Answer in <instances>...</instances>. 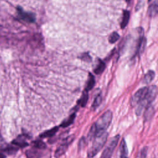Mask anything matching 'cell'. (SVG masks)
<instances>
[{
  "mask_svg": "<svg viewBox=\"0 0 158 158\" xmlns=\"http://www.w3.org/2000/svg\"><path fill=\"white\" fill-rule=\"evenodd\" d=\"M154 77H155V72L153 70H149L144 75L143 82L146 84L149 83L154 78Z\"/></svg>",
  "mask_w": 158,
  "mask_h": 158,
  "instance_id": "obj_17",
  "label": "cell"
},
{
  "mask_svg": "<svg viewBox=\"0 0 158 158\" xmlns=\"http://www.w3.org/2000/svg\"><path fill=\"white\" fill-rule=\"evenodd\" d=\"M0 158H5V157H4V156L3 154L0 153Z\"/></svg>",
  "mask_w": 158,
  "mask_h": 158,
  "instance_id": "obj_26",
  "label": "cell"
},
{
  "mask_svg": "<svg viewBox=\"0 0 158 158\" xmlns=\"http://www.w3.org/2000/svg\"><path fill=\"white\" fill-rule=\"evenodd\" d=\"M17 10L18 12V15L21 19L30 23L34 22L35 21V16L33 14L24 11L20 7H17Z\"/></svg>",
  "mask_w": 158,
  "mask_h": 158,
  "instance_id": "obj_7",
  "label": "cell"
},
{
  "mask_svg": "<svg viewBox=\"0 0 158 158\" xmlns=\"http://www.w3.org/2000/svg\"><path fill=\"white\" fill-rule=\"evenodd\" d=\"M148 153V147L144 146L140 149L137 154L136 158H146Z\"/></svg>",
  "mask_w": 158,
  "mask_h": 158,
  "instance_id": "obj_22",
  "label": "cell"
},
{
  "mask_svg": "<svg viewBox=\"0 0 158 158\" xmlns=\"http://www.w3.org/2000/svg\"><path fill=\"white\" fill-rule=\"evenodd\" d=\"M17 150H18V148H16L14 146H9L4 149V151L9 154H14L17 151Z\"/></svg>",
  "mask_w": 158,
  "mask_h": 158,
  "instance_id": "obj_24",
  "label": "cell"
},
{
  "mask_svg": "<svg viewBox=\"0 0 158 158\" xmlns=\"http://www.w3.org/2000/svg\"><path fill=\"white\" fill-rule=\"evenodd\" d=\"M120 158H128V148L127 146L126 141L124 138L122 139L120 144Z\"/></svg>",
  "mask_w": 158,
  "mask_h": 158,
  "instance_id": "obj_10",
  "label": "cell"
},
{
  "mask_svg": "<svg viewBox=\"0 0 158 158\" xmlns=\"http://www.w3.org/2000/svg\"><path fill=\"white\" fill-rule=\"evenodd\" d=\"M37 149H38L35 148H33L32 149L27 150V151L26 152L27 158H38L39 154Z\"/></svg>",
  "mask_w": 158,
  "mask_h": 158,
  "instance_id": "obj_19",
  "label": "cell"
},
{
  "mask_svg": "<svg viewBox=\"0 0 158 158\" xmlns=\"http://www.w3.org/2000/svg\"><path fill=\"white\" fill-rule=\"evenodd\" d=\"M158 12V4L157 0H156L152 4H151L148 8V15L149 17H155Z\"/></svg>",
  "mask_w": 158,
  "mask_h": 158,
  "instance_id": "obj_12",
  "label": "cell"
},
{
  "mask_svg": "<svg viewBox=\"0 0 158 158\" xmlns=\"http://www.w3.org/2000/svg\"><path fill=\"white\" fill-rule=\"evenodd\" d=\"M130 19V12L128 10H123V17L121 22V28H124L128 24Z\"/></svg>",
  "mask_w": 158,
  "mask_h": 158,
  "instance_id": "obj_16",
  "label": "cell"
},
{
  "mask_svg": "<svg viewBox=\"0 0 158 158\" xmlns=\"http://www.w3.org/2000/svg\"><path fill=\"white\" fill-rule=\"evenodd\" d=\"M27 138V136L26 135H19L16 139H15L12 141V144L15 146L20 147V148H24L28 145V143L25 141Z\"/></svg>",
  "mask_w": 158,
  "mask_h": 158,
  "instance_id": "obj_8",
  "label": "cell"
},
{
  "mask_svg": "<svg viewBox=\"0 0 158 158\" xmlns=\"http://www.w3.org/2000/svg\"><path fill=\"white\" fill-rule=\"evenodd\" d=\"M119 38V35L117 32H113L109 37V41L110 43H115Z\"/></svg>",
  "mask_w": 158,
  "mask_h": 158,
  "instance_id": "obj_23",
  "label": "cell"
},
{
  "mask_svg": "<svg viewBox=\"0 0 158 158\" xmlns=\"http://www.w3.org/2000/svg\"><path fill=\"white\" fill-rule=\"evenodd\" d=\"M73 139H74L73 135H71L67 137L62 141V143L57 148L54 153V157L56 158H59L62 155H63L65 152V151L67 150L69 145L72 143Z\"/></svg>",
  "mask_w": 158,
  "mask_h": 158,
  "instance_id": "obj_5",
  "label": "cell"
},
{
  "mask_svg": "<svg viewBox=\"0 0 158 158\" xmlns=\"http://www.w3.org/2000/svg\"><path fill=\"white\" fill-rule=\"evenodd\" d=\"M151 1V0H148V1Z\"/></svg>",
  "mask_w": 158,
  "mask_h": 158,
  "instance_id": "obj_28",
  "label": "cell"
},
{
  "mask_svg": "<svg viewBox=\"0 0 158 158\" xmlns=\"http://www.w3.org/2000/svg\"><path fill=\"white\" fill-rule=\"evenodd\" d=\"M130 1V0H127V2H128H128H129V1Z\"/></svg>",
  "mask_w": 158,
  "mask_h": 158,
  "instance_id": "obj_27",
  "label": "cell"
},
{
  "mask_svg": "<svg viewBox=\"0 0 158 158\" xmlns=\"http://www.w3.org/2000/svg\"><path fill=\"white\" fill-rule=\"evenodd\" d=\"M88 100V91L84 90L81 98L78 101V104L81 107H85Z\"/></svg>",
  "mask_w": 158,
  "mask_h": 158,
  "instance_id": "obj_14",
  "label": "cell"
},
{
  "mask_svg": "<svg viewBox=\"0 0 158 158\" xmlns=\"http://www.w3.org/2000/svg\"><path fill=\"white\" fill-rule=\"evenodd\" d=\"M59 127H53L48 130H46L44 131L43 133H41L40 135V138H48V137H52L56 135V133L59 130Z\"/></svg>",
  "mask_w": 158,
  "mask_h": 158,
  "instance_id": "obj_9",
  "label": "cell"
},
{
  "mask_svg": "<svg viewBox=\"0 0 158 158\" xmlns=\"http://www.w3.org/2000/svg\"><path fill=\"white\" fill-rule=\"evenodd\" d=\"M137 49H136V53H142L144 51V49L146 45V39L143 37H141L139 39Z\"/></svg>",
  "mask_w": 158,
  "mask_h": 158,
  "instance_id": "obj_18",
  "label": "cell"
},
{
  "mask_svg": "<svg viewBox=\"0 0 158 158\" xmlns=\"http://www.w3.org/2000/svg\"><path fill=\"white\" fill-rule=\"evenodd\" d=\"M157 93V88L156 85H152L148 87V92L144 98L136 106V108L135 110V112L138 116L141 114L144 109H147L151 106L152 102L156 98Z\"/></svg>",
  "mask_w": 158,
  "mask_h": 158,
  "instance_id": "obj_1",
  "label": "cell"
},
{
  "mask_svg": "<svg viewBox=\"0 0 158 158\" xmlns=\"http://www.w3.org/2000/svg\"><path fill=\"white\" fill-rule=\"evenodd\" d=\"M148 87L144 86L139 89L131 97L130 102L133 107L136 106L138 103H139L145 97L148 92Z\"/></svg>",
  "mask_w": 158,
  "mask_h": 158,
  "instance_id": "obj_6",
  "label": "cell"
},
{
  "mask_svg": "<svg viewBox=\"0 0 158 158\" xmlns=\"http://www.w3.org/2000/svg\"><path fill=\"white\" fill-rule=\"evenodd\" d=\"M33 147L38 149H44L46 148V146L44 142L41 140H36L32 143Z\"/></svg>",
  "mask_w": 158,
  "mask_h": 158,
  "instance_id": "obj_21",
  "label": "cell"
},
{
  "mask_svg": "<svg viewBox=\"0 0 158 158\" xmlns=\"http://www.w3.org/2000/svg\"><path fill=\"white\" fill-rule=\"evenodd\" d=\"M95 84V80H94V77L92 73H88V78L86 83V86H85V90L89 91V90L92 89L93 86H94Z\"/></svg>",
  "mask_w": 158,
  "mask_h": 158,
  "instance_id": "obj_13",
  "label": "cell"
},
{
  "mask_svg": "<svg viewBox=\"0 0 158 158\" xmlns=\"http://www.w3.org/2000/svg\"><path fill=\"white\" fill-rule=\"evenodd\" d=\"M105 68H106V64H105V63H104L103 61H102V60H101L100 59H99L98 63V64L96 65L95 69H94V72L96 74H97V75L101 74V73L104 72Z\"/></svg>",
  "mask_w": 158,
  "mask_h": 158,
  "instance_id": "obj_15",
  "label": "cell"
},
{
  "mask_svg": "<svg viewBox=\"0 0 158 158\" xmlns=\"http://www.w3.org/2000/svg\"><path fill=\"white\" fill-rule=\"evenodd\" d=\"M108 136V133L107 131L96 135L93 138V144L88 151V157L89 158H93L94 157L104 146Z\"/></svg>",
  "mask_w": 158,
  "mask_h": 158,
  "instance_id": "obj_2",
  "label": "cell"
},
{
  "mask_svg": "<svg viewBox=\"0 0 158 158\" xmlns=\"http://www.w3.org/2000/svg\"><path fill=\"white\" fill-rule=\"evenodd\" d=\"M75 117H76L75 112L72 113L67 118H66L65 120H63V122L60 123V127H61L62 128H65V127H69V125H70L71 124L73 123Z\"/></svg>",
  "mask_w": 158,
  "mask_h": 158,
  "instance_id": "obj_11",
  "label": "cell"
},
{
  "mask_svg": "<svg viewBox=\"0 0 158 158\" xmlns=\"http://www.w3.org/2000/svg\"><path fill=\"white\" fill-rule=\"evenodd\" d=\"M120 139V135H117L111 138L109 143L106 146L104 151L101 156V158H111L113 154V152L116 148L118 141Z\"/></svg>",
  "mask_w": 158,
  "mask_h": 158,
  "instance_id": "obj_4",
  "label": "cell"
},
{
  "mask_svg": "<svg viewBox=\"0 0 158 158\" xmlns=\"http://www.w3.org/2000/svg\"><path fill=\"white\" fill-rule=\"evenodd\" d=\"M112 119V113L110 110L106 111L96 121L95 123L93 124L96 134L99 135L106 131L107 129L109 128Z\"/></svg>",
  "mask_w": 158,
  "mask_h": 158,
  "instance_id": "obj_3",
  "label": "cell"
},
{
  "mask_svg": "<svg viewBox=\"0 0 158 158\" xmlns=\"http://www.w3.org/2000/svg\"><path fill=\"white\" fill-rule=\"evenodd\" d=\"M102 102V96L101 94H98L94 98V101L92 104L91 106V108L93 110H96L101 104Z\"/></svg>",
  "mask_w": 158,
  "mask_h": 158,
  "instance_id": "obj_20",
  "label": "cell"
},
{
  "mask_svg": "<svg viewBox=\"0 0 158 158\" xmlns=\"http://www.w3.org/2000/svg\"><path fill=\"white\" fill-rule=\"evenodd\" d=\"M87 58H88L87 61H88V60H88V59H89V58L90 59V57H89V55H88V56H87ZM81 59H82L83 60H86V57H82Z\"/></svg>",
  "mask_w": 158,
  "mask_h": 158,
  "instance_id": "obj_25",
  "label": "cell"
}]
</instances>
